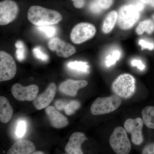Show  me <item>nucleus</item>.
Segmentation results:
<instances>
[{
    "label": "nucleus",
    "instance_id": "nucleus-20",
    "mask_svg": "<svg viewBox=\"0 0 154 154\" xmlns=\"http://www.w3.org/2000/svg\"><path fill=\"white\" fill-rule=\"evenodd\" d=\"M144 123L149 128L154 129V106H146L142 111Z\"/></svg>",
    "mask_w": 154,
    "mask_h": 154
},
{
    "label": "nucleus",
    "instance_id": "nucleus-2",
    "mask_svg": "<svg viewBox=\"0 0 154 154\" xmlns=\"http://www.w3.org/2000/svg\"><path fill=\"white\" fill-rule=\"evenodd\" d=\"M135 79L128 73L120 75L112 83L111 89L116 96L124 99L130 98L136 90Z\"/></svg>",
    "mask_w": 154,
    "mask_h": 154
},
{
    "label": "nucleus",
    "instance_id": "nucleus-38",
    "mask_svg": "<svg viewBox=\"0 0 154 154\" xmlns=\"http://www.w3.org/2000/svg\"></svg>",
    "mask_w": 154,
    "mask_h": 154
},
{
    "label": "nucleus",
    "instance_id": "nucleus-18",
    "mask_svg": "<svg viewBox=\"0 0 154 154\" xmlns=\"http://www.w3.org/2000/svg\"><path fill=\"white\" fill-rule=\"evenodd\" d=\"M13 108L8 100L4 97H0V120L4 123H7L12 118Z\"/></svg>",
    "mask_w": 154,
    "mask_h": 154
},
{
    "label": "nucleus",
    "instance_id": "nucleus-28",
    "mask_svg": "<svg viewBox=\"0 0 154 154\" xmlns=\"http://www.w3.org/2000/svg\"><path fill=\"white\" fill-rule=\"evenodd\" d=\"M139 45L141 47L142 49H148L152 51L154 49V44L152 42L146 41L144 39H140L139 41Z\"/></svg>",
    "mask_w": 154,
    "mask_h": 154
},
{
    "label": "nucleus",
    "instance_id": "nucleus-33",
    "mask_svg": "<svg viewBox=\"0 0 154 154\" xmlns=\"http://www.w3.org/2000/svg\"><path fill=\"white\" fill-rule=\"evenodd\" d=\"M73 2V5L77 8H82L85 4V0H71Z\"/></svg>",
    "mask_w": 154,
    "mask_h": 154
},
{
    "label": "nucleus",
    "instance_id": "nucleus-27",
    "mask_svg": "<svg viewBox=\"0 0 154 154\" xmlns=\"http://www.w3.org/2000/svg\"><path fill=\"white\" fill-rule=\"evenodd\" d=\"M33 53L35 57L38 59L44 61H46L48 59V56L42 51L40 47H36L33 48Z\"/></svg>",
    "mask_w": 154,
    "mask_h": 154
},
{
    "label": "nucleus",
    "instance_id": "nucleus-8",
    "mask_svg": "<svg viewBox=\"0 0 154 154\" xmlns=\"http://www.w3.org/2000/svg\"><path fill=\"white\" fill-rule=\"evenodd\" d=\"M143 123L142 119L140 117L128 119L125 122V129L127 133L131 134V141L135 145H140L143 143L142 129Z\"/></svg>",
    "mask_w": 154,
    "mask_h": 154
},
{
    "label": "nucleus",
    "instance_id": "nucleus-17",
    "mask_svg": "<svg viewBox=\"0 0 154 154\" xmlns=\"http://www.w3.org/2000/svg\"><path fill=\"white\" fill-rule=\"evenodd\" d=\"M56 109L59 110H64L67 115L70 116L73 114L81 107V104L77 100H63L60 99L55 102Z\"/></svg>",
    "mask_w": 154,
    "mask_h": 154
},
{
    "label": "nucleus",
    "instance_id": "nucleus-24",
    "mask_svg": "<svg viewBox=\"0 0 154 154\" xmlns=\"http://www.w3.org/2000/svg\"><path fill=\"white\" fill-rule=\"evenodd\" d=\"M38 30L42 32L48 38H51L56 34L57 30V28L52 25H45V26H38L37 28Z\"/></svg>",
    "mask_w": 154,
    "mask_h": 154
},
{
    "label": "nucleus",
    "instance_id": "nucleus-26",
    "mask_svg": "<svg viewBox=\"0 0 154 154\" xmlns=\"http://www.w3.org/2000/svg\"><path fill=\"white\" fill-rule=\"evenodd\" d=\"M27 124L24 120H21L17 125L16 134L17 137L22 138L24 136L26 131Z\"/></svg>",
    "mask_w": 154,
    "mask_h": 154
},
{
    "label": "nucleus",
    "instance_id": "nucleus-13",
    "mask_svg": "<svg viewBox=\"0 0 154 154\" xmlns=\"http://www.w3.org/2000/svg\"><path fill=\"white\" fill-rule=\"evenodd\" d=\"M88 138L82 132L74 133L71 135L65 150L68 154H84L82 146Z\"/></svg>",
    "mask_w": 154,
    "mask_h": 154
},
{
    "label": "nucleus",
    "instance_id": "nucleus-19",
    "mask_svg": "<svg viewBox=\"0 0 154 154\" xmlns=\"http://www.w3.org/2000/svg\"><path fill=\"white\" fill-rule=\"evenodd\" d=\"M118 13L115 11L110 12L105 18L103 25L102 31L104 33H108L113 30L115 26L116 23L117 22Z\"/></svg>",
    "mask_w": 154,
    "mask_h": 154
},
{
    "label": "nucleus",
    "instance_id": "nucleus-9",
    "mask_svg": "<svg viewBox=\"0 0 154 154\" xmlns=\"http://www.w3.org/2000/svg\"><path fill=\"white\" fill-rule=\"evenodd\" d=\"M19 7L13 0H4L0 2V25H5L17 18Z\"/></svg>",
    "mask_w": 154,
    "mask_h": 154
},
{
    "label": "nucleus",
    "instance_id": "nucleus-6",
    "mask_svg": "<svg viewBox=\"0 0 154 154\" xmlns=\"http://www.w3.org/2000/svg\"><path fill=\"white\" fill-rule=\"evenodd\" d=\"M96 33V28L93 24L82 22L73 28L70 38L75 44H80L93 38Z\"/></svg>",
    "mask_w": 154,
    "mask_h": 154
},
{
    "label": "nucleus",
    "instance_id": "nucleus-1",
    "mask_svg": "<svg viewBox=\"0 0 154 154\" xmlns=\"http://www.w3.org/2000/svg\"><path fill=\"white\" fill-rule=\"evenodd\" d=\"M28 18L33 25L42 26L57 24L61 21L62 17L60 13L54 10L32 6L28 10Z\"/></svg>",
    "mask_w": 154,
    "mask_h": 154
},
{
    "label": "nucleus",
    "instance_id": "nucleus-30",
    "mask_svg": "<svg viewBox=\"0 0 154 154\" xmlns=\"http://www.w3.org/2000/svg\"><path fill=\"white\" fill-rule=\"evenodd\" d=\"M142 154H154V143L146 146L143 149Z\"/></svg>",
    "mask_w": 154,
    "mask_h": 154
},
{
    "label": "nucleus",
    "instance_id": "nucleus-23",
    "mask_svg": "<svg viewBox=\"0 0 154 154\" xmlns=\"http://www.w3.org/2000/svg\"><path fill=\"white\" fill-rule=\"evenodd\" d=\"M122 53L119 50H114L105 59V66L107 67L111 66L116 63L121 57Z\"/></svg>",
    "mask_w": 154,
    "mask_h": 154
},
{
    "label": "nucleus",
    "instance_id": "nucleus-15",
    "mask_svg": "<svg viewBox=\"0 0 154 154\" xmlns=\"http://www.w3.org/2000/svg\"><path fill=\"white\" fill-rule=\"evenodd\" d=\"M45 111L53 127L56 128H63L68 125L67 119L53 106L46 107Z\"/></svg>",
    "mask_w": 154,
    "mask_h": 154
},
{
    "label": "nucleus",
    "instance_id": "nucleus-7",
    "mask_svg": "<svg viewBox=\"0 0 154 154\" xmlns=\"http://www.w3.org/2000/svg\"><path fill=\"white\" fill-rule=\"evenodd\" d=\"M17 66L14 59L8 53L0 51V82L13 79L17 73Z\"/></svg>",
    "mask_w": 154,
    "mask_h": 154
},
{
    "label": "nucleus",
    "instance_id": "nucleus-25",
    "mask_svg": "<svg viewBox=\"0 0 154 154\" xmlns=\"http://www.w3.org/2000/svg\"><path fill=\"white\" fill-rule=\"evenodd\" d=\"M15 46L17 48L16 57L17 60L19 61H22L25 58V48L24 43L19 40L16 42Z\"/></svg>",
    "mask_w": 154,
    "mask_h": 154
},
{
    "label": "nucleus",
    "instance_id": "nucleus-12",
    "mask_svg": "<svg viewBox=\"0 0 154 154\" xmlns=\"http://www.w3.org/2000/svg\"><path fill=\"white\" fill-rule=\"evenodd\" d=\"M56 91V86L51 83L43 93L37 96L33 101V104L37 110L47 107L53 100Z\"/></svg>",
    "mask_w": 154,
    "mask_h": 154
},
{
    "label": "nucleus",
    "instance_id": "nucleus-37",
    "mask_svg": "<svg viewBox=\"0 0 154 154\" xmlns=\"http://www.w3.org/2000/svg\"><path fill=\"white\" fill-rule=\"evenodd\" d=\"M152 17L153 21H154V14L152 15Z\"/></svg>",
    "mask_w": 154,
    "mask_h": 154
},
{
    "label": "nucleus",
    "instance_id": "nucleus-4",
    "mask_svg": "<svg viewBox=\"0 0 154 154\" xmlns=\"http://www.w3.org/2000/svg\"><path fill=\"white\" fill-rule=\"evenodd\" d=\"M121 104V98L117 96L100 97L91 105V112L94 115L107 114L115 111Z\"/></svg>",
    "mask_w": 154,
    "mask_h": 154
},
{
    "label": "nucleus",
    "instance_id": "nucleus-34",
    "mask_svg": "<svg viewBox=\"0 0 154 154\" xmlns=\"http://www.w3.org/2000/svg\"><path fill=\"white\" fill-rule=\"evenodd\" d=\"M139 10L140 12L143 10L144 8V4L141 2L140 0V1H137L136 2L133 4Z\"/></svg>",
    "mask_w": 154,
    "mask_h": 154
},
{
    "label": "nucleus",
    "instance_id": "nucleus-29",
    "mask_svg": "<svg viewBox=\"0 0 154 154\" xmlns=\"http://www.w3.org/2000/svg\"><path fill=\"white\" fill-rule=\"evenodd\" d=\"M113 0H98V2L102 9L109 8L113 4Z\"/></svg>",
    "mask_w": 154,
    "mask_h": 154
},
{
    "label": "nucleus",
    "instance_id": "nucleus-5",
    "mask_svg": "<svg viewBox=\"0 0 154 154\" xmlns=\"http://www.w3.org/2000/svg\"><path fill=\"white\" fill-rule=\"evenodd\" d=\"M140 16V11L134 5H125L118 11L117 24L121 29L128 30L137 22Z\"/></svg>",
    "mask_w": 154,
    "mask_h": 154
},
{
    "label": "nucleus",
    "instance_id": "nucleus-10",
    "mask_svg": "<svg viewBox=\"0 0 154 154\" xmlns=\"http://www.w3.org/2000/svg\"><path fill=\"white\" fill-rule=\"evenodd\" d=\"M38 92V87L34 85L24 87L18 83L14 85L11 89L14 98L20 101H33L37 97Z\"/></svg>",
    "mask_w": 154,
    "mask_h": 154
},
{
    "label": "nucleus",
    "instance_id": "nucleus-22",
    "mask_svg": "<svg viewBox=\"0 0 154 154\" xmlns=\"http://www.w3.org/2000/svg\"><path fill=\"white\" fill-rule=\"evenodd\" d=\"M67 66L73 70L85 73H88L90 69V66L88 63L83 61H75L70 62L68 63Z\"/></svg>",
    "mask_w": 154,
    "mask_h": 154
},
{
    "label": "nucleus",
    "instance_id": "nucleus-14",
    "mask_svg": "<svg viewBox=\"0 0 154 154\" xmlns=\"http://www.w3.org/2000/svg\"><path fill=\"white\" fill-rule=\"evenodd\" d=\"M88 85V82L85 80L68 79L61 83L59 90L63 94L73 97L76 96L80 89L85 88Z\"/></svg>",
    "mask_w": 154,
    "mask_h": 154
},
{
    "label": "nucleus",
    "instance_id": "nucleus-11",
    "mask_svg": "<svg viewBox=\"0 0 154 154\" xmlns=\"http://www.w3.org/2000/svg\"><path fill=\"white\" fill-rule=\"evenodd\" d=\"M48 48L55 51L58 56L64 58L69 57L76 51L75 48L58 38H53L48 42Z\"/></svg>",
    "mask_w": 154,
    "mask_h": 154
},
{
    "label": "nucleus",
    "instance_id": "nucleus-36",
    "mask_svg": "<svg viewBox=\"0 0 154 154\" xmlns=\"http://www.w3.org/2000/svg\"><path fill=\"white\" fill-rule=\"evenodd\" d=\"M31 154H45L44 153L42 152L41 151H37L34 152L33 153Z\"/></svg>",
    "mask_w": 154,
    "mask_h": 154
},
{
    "label": "nucleus",
    "instance_id": "nucleus-3",
    "mask_svg": "<svg viewBox=\"0 0 154 154\" xmlns=\"http://www.w3.org/2000/svg\"><path fill=\"white\" fill-rule=\"evenodd\" d=\"M110 147L116 154H128L131 145L125 130L121 126L116 128L109 138Z\"/></svg>",
    "mask_w": 154,
    "mask_h": 154
},
{
    "label": "nucleus",
    "instance_id": "nucleus-16",
    "mask_svg": "<svg viewBox=\"0 0 154 154\" xmlns=\"http://www.w3.org/2000/svg\"><path fill=\"white\" fill-rule=\"evenodd\" d=\"M35 149V145L32 142L28 140H19L11 146L7 154H29Z\"/></svg>",
    "mask_w": 154,
    "mask_h": 154
},
{
    "label": "nucleus",
    "instance_id": "nucleus-32",
    "mask_svg": "<svg viewBox=\"0 0 154 154\" xmlns=\"http://www.w3.org/2000/svg\"><path fill=\"white\" fill-rule=\"evenodd\" d=\"M91 9L92 11L96 14L100 13L102 10L98 2H95L92 3L91 6Z\"/></svg>",
    "mask_w": 154,
    "mask_h": 154
},
{
    "label": "nucleus",
    "instance_id": "nucleus-35",
    "mask_svg": "<svg viewBox=\"0 0 154 154\" xmlns=\"http://www.w3.org/2000/svg\"><path fill=\"white\" fill-rule=\"evenodd\" d=\"M140 1L144 4L148 5L154 8V0H140Z\"/></svg>",
    "mask_w": 154,
    "mask_h": 154
},
{
    "label": "nucleus",
    "instance_id": "nucleus-31",
    "mask_svg": "<svg viewBox=\"0 0 154 154\" xmlns=\"http://www.w3.org/2000/svg\"><path fill=\"white\" fill-rule=\"evenodd\" d=\"M131 64L133 66H136L140 70H143L145 68V66L140 60H133L131 61Z\"/></svg>",
    "mask_w": 154,
    "mask_h": 154
},
{
    "label": "nucleus",
    "instance_id": "nucleus-21",
    "mask_svg": "<svg viewBox=\"0 0 154 154\" xmlns=\"http://www.w3.org/2000/svg\"><path fill=\"white\" fill-rule=\"evenodd\" d=\"M154 31V21L150 19L140 22L136 29V32L138 35H142L145 32H146L148 34H151Z\"/></svg>",
    "mask_w": 154,
    "mask_h": 154
}]
</instances>
